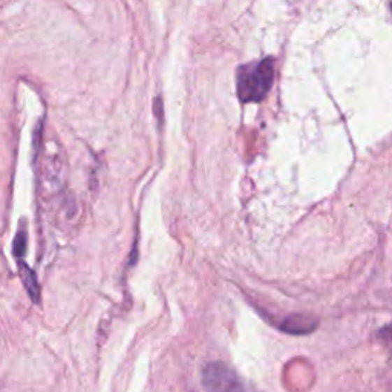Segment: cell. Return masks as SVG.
Returning a JSON list of instances; mask_svg holds the SVG:
<instances>
[{"mask_svg":"<svg viewBox=\"0 0 392 392\" xmlns=\"http://www.w3.org/2000/svg\"><path fill=\"white\" fill-rule=\"evenodd\" d=\"M275 78L273 59H263L238 71V97L242 103H259L267 97Z\"/></svg>","mask_w":392,"mask_h":392,"instance_id":"cell-1","label":"cell"},{"mask_svg":"<svg viewBox=\"0 0 392 392\" xmlns=\"http://www.w3.org/2000/svg\"><path fill=\"white\" fill-rule=\"evenodd\" d=\"M203 386L205 392H252L231 368L221 362L204 368Z\"/></svg>","mask_w":392,"mask_h":392,"instance_id":"cell-2","label":"cell"},{"mask_svg":"<svg viewBox=\"0 0 392 392\" xmlns=\"http://www.w3.org/2000/svg\"><path fill=\"white\" fill-rule=\"evenodd\" d=\"M317 326V321L313 317H308L305 314H294L286 317L281 325V330L290 334H307L311 333Z\"/></svg>","mask_w":392,"mask_h":392,"instance_id":"cell-3","label":"cell"},{"mask_svg":"<svg viewBox=\"0 0 392 392\" xmlns=\"http://www.w3.org/2000/svg\"><path fill=\"white\" fill-rule=\"evenodd\" d=\"M20 273H22V279H23V282H25V286H27L29 296L34 299V302H38L40 288H38V284H37L36 275L33 273V271H31V268H28L27 266H23V263H22Z\"/></svg>","mask_w":392,"mask_h":392,"instance_id":"cell-4","label":"cell"},{"mask_svg":"<svg viewBox=\"0 0 392 392\" xmlns=\"http://www.w3.org/2000/svg\"><path fill=\"white\" fill-rule=\"evenodd\" d=\"M25 250H27V233L23 230H20L14 239V254L17 256V258H23Z\"/></svg>","mask_w":392,"mask_h":392,"instance_id":"cell-5","label":"cell"}]
</instances>
